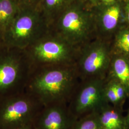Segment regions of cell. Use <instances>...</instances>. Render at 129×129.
Masks as SVG:
<instances>
[{
    "label": "cell",
    "instance_id": "6da1fadb",
    "mask_svg": "<svg viewBox=\"0 0 129 129\" xmlns=\"http://www.w3.org/2000/svg\"><path fill=\"white\" fill-rule=\"evenodd\" d=\"M75 70L64 65L33 68L25 91L43 106L69 103L75 90Z\"/></svg>",
    "mask_w": 129,
    "mask_h": 129
},
{
    "label": "cell",
    "instance_id": "7a4b0ae2",
    "mask_svg": "<svg viewBox=\"0 0 129 129\" xmlns=\"http://www.w3.org/2000/svg\"><path fill=\"white\" fill-rule=\"evenodd\" d=\"M33 69L25 49L0 46V102L25 91Z\"/></svg>",
    "mask_w": 129,
    "mask_h": 129
},
{
    "label": "cell",
    "instance_id": "3957f363",
    "mask_svg": "<svg viewBox=\"0 0 129 129\" xmlns=\"http://www.w3.org/2000/svg\"><path fill=\"white\" fill-rule=\"evenodd\" d=\"M50 27L39 8H21L4 35V44L25 49Z\"/></svg>",
    "mask_w": 129,
    "mask_h": 129
},
{
    "label": "cell",
    "instance_id": "277c9868",
    "mask_svg": "<svg viewBox=\"0 0 129 129\" xmlns=\"http://www.w3.org/2000/svg\"><path fill=\"white\" fill-rule=\"evenodd\" d=\"M93 12L75 0L60 14L50 27L72 45L86 40L94 29Z\"/></svg>",
    "mask_w": 129,
    "mask_h": 129
},
{
    "label": "cell",
    "instance_id": "5b68a950",
    "mask_svg": "<svg viewBox=\"0 0 129 129\" xmlns=\"http://www.w3.org/2000/svg\"><path fill=\"white\" fill-rule=\"evenodd\" d=\"M43 107L25 91L0 102V129H14L33 124Z\"/></svg>",
    "mask_w": 129,
    "mask_h": 129
},
{
    "label": "cell",
    "instance_id": "8992f818",
    "mask_svg": "<svg viewBox=\"0 0 129 129\" xmlns=\"http://www.w3.org/2000/svg\"><path fill=\"white\" fill-rule=\"evenodd\" d=\"M72 46L50 28L42 37L25 50L33 68L64 65Z\"/></svg>",
    "mask_w": 129,
    "mask_h": 129
},
{
    "label": "cell",
    "instance_id": "52a82bcc",
    "mask_svg": "<svg viewBox=\"0 0 129 129\" xmlns=\"http://www.w3.org/2000/svg\"><path fill=\"white\" fill-rule=\"evenodd\" d=\"M105 78L85 79L78 90H75L68 103L69 111L77 120L97 112L108 103L104 96Z\"/></svg>",
    "mask_w": 129,
    "mask_h": 129
},
{
    "label": "cell",
    "instance_id": "ba28073f",
    "mask_svg": "<svg viewBox=\"0 0 129 129\" xmlns=\"http://www.w3.org/2000/svg\"><path fill=\"white\" fill-rule=\"evenodd\" d=\"M111 62L108 46L101 42L94 43L83 53L79 63V73L85 80L104 78Z\"/></svg>",
    "mask_w": 129,
    "mask_h": 129
},
{
    "label": "cell",
    "instance_id": "9c48e42d",
    "mask_svg": "<svg viewBox=\"0 0 129 129\" xmlns=\"http://www.w3.org/2000/svg\"><path fill=\"white\" fill-rule=\"evenodd\" d=\"M76 120L68 104L60 103L44 106L33 125L35 129H73Z\"/></svg>",
    "mask_w": 129,
    "mask_h": 129
},
{
    "label": "cell",
    "instance_id": "30bf717a",
    "mask_svg": "<svg viewBox=\"0 0 129 129\" xmlns=\"http://www.w3.org/2000/svg\"><path fill=\"white\" fill-rule=\"evenodd\" d=\"M97 11L93 12L95 24L103 34L108 35L114 31L120 22L121 7L119 1L110 5L98 4Z\"/></svg>",
    "mask_w": 129,
    "mask_h": 129
},
{
    "label": "cell",
    "instance_id": "8fae6325",
    "mask_svg": "<svg viewBox=\"0 0 129 129\" xmlns=\"http://www.w3.org/2000/svg\"><path fill=\"white\" fill-rule=\"evenodd\" d=\"M96 113L102 129H129L123 109L107 104Z\"/></svg>",
    "mask_w": 129,
    "mask_h": 129
},
{
    "label": "cell",
    "instance_id": "7c38bea8",
    "mask_svg": "<svg viewBox=\"0 0 129 129\" xmlns=\"http://www.w3.org/2000/svg\"><path fill=\"white\" fill-rule=\"evenodd\" d=\"M75 0H41L39 9L49 27L64 10Z\"/></svg>",
    "mask_w": 129,
    "mask_h": 129
},
{
    "label": "cell",
    "instance_id": "4fadbf2b",
    "mask_svg": "<svg viewBox=\"0 0 129 129\" xmlns=\"http://www.w3.org/2000/svg\"><path fill=\"white\" fill-rule=\"evenodd\" d=\"M110 78H113L124 87L129 97V60L123 56H117L111 61Z\"/></svg>",
    "mask_w": 129,
    "mask_h": 129
},
{
    "label": "cell",
    "instance_id": "5bb4252c",
    "mask_svg": "<svg viewBox=\"0 0 129 129\" xmlns=\"http://www.w3.org/2000/svg\"><path fill=\"white\" fill-rule=\"evenodd\" d=\"M20 7L15 0H0V33L3 35L9 26Z\"/></svg>",
    "mask_w": 129,
    "mask_h": 129
},
{
    "label": "cell",
    "instance_id": "9a60e30c",
    "mask_svg": "<svg viewBox=\"0 0 129 129\" xmlns=\"http://www.w3.org/2000/svg\"><path fill=\"white\" fill-rule=\"evenodd\" d=\"M73 129H102L98 118L97 113L94 112L77 119Z\"/></svg>",
    "mask_w": 129,
    "mask_h": 129
},
{
    "label": "cell",
    "instance_id": "2e32d148",
    "mask_svg": "<svg viewBox=\"0 0 129 129\" xmlns=\"http://www.w3.org/2000/svg\"><path fill=\"white\" fill-rule=\"evenodd\" d=\"M115 44L119 51L129 56V29H122L118 32Z\"/></svg>",
    "mask_w": 129,
    "mask_h": 129
},
{
    "label": "cell",
    "instance_id": "e0dca14e",
    "mask_svg": "<svg viewBox=\"0 0 129 129\" xmlns=\"http://www.w3.org/2000/svg\"><path fill=\"white\" fill-rule=\"evenodd\" d=\"M21 8H39L41 0H15Z\"/></svg>",
    "mask_w": 129,
    "mask_h": 129
},
{
    "label": "cell",
    "instance_id": "ac0fdd59",
    "mask_svg": "<svg viewBox=\"0 0 129 129\" xmlns=\"http://www.w3.org/2000/svg\"><path fill=\"white\" fill-rule=\"evenodd\" d=\"M87 6H95L98 4V0H78Z\"/></svg>",
    "mask_w": 129,
    "mask_h": 129
},
{
    "label": "cell",
    "instance_id": "d6986e66",
    "mask_svg": "<svg viewBox=\"0 0 129 129\" xmlns=\"http://www.w3.org/2000/svg\"><path fill=\"white\" fill-rule=\"evenodd\" d=\"M125 18L126 21L129 23V0H128L125 5L124 8Z\"/></svg>",
    "mask_w": 129,
    "mask_h": 129
},
{
    "label": "cell",
    "instance_id": "ffe728a7",
    "mask_svg": "<svg viewBox=\"0 0 129 129\" xmlns=\"http://www.w3.org/2000/svg\"><path fill=\"white\" fill-rule=\"evenodd\" d=\"M119 0H98V4L103 5H110L118 2Z\"/></svg>",
    "mask_w": 129,
    "mask_h": 129
},
{
    "label": "cell",
    "instance_id": "44dd1931",
    "mask_svg": "<svg viewBox=\"0 0 129 129\" xmlns=\"http://www.w3.org/2000/svg\"><path fill=\"white\" fill-rule=\"evenodd\" d=\"M14 129H35L34 128L33 125L30 124L28 125H26V126H22L21 127H19L17 128Z\"/></svg>",
    "mask_w": 129,
    "mask_h": 129
},
{
    "label": "cell",
    "instance_id": "7402d4cb",
    "mask_svg": "<svg viewBox=\"0 0 129 129\" xmlns=\"http://www.w3.org/2000/svg\"><path fill=\"white\" fill-rule=\"evenodd\" d=\"M128 99H129V97L128 98ZM125 117H126V121H127V124H128V128H129V107H128V110H127V112L126 113V114L125 115Z\"/></svg>",
    "mask_w": 129,
    "mask_h": 129
},
{
    "label": "cell",
    "instance_id": "603a6c76",
    "mask_svg": "<svg viewBox=\"0 0 129 129\" xmlns=\"http://www.w3.org/2000/svg\"><path fill=\"white\" fill-rule=\"evenodd\" d=\"M4 44V38L3 35L0 33V46H2Z\"/></svg>",
    "mask_w": 129,
    "mask_h": 129
}]
</instances>
